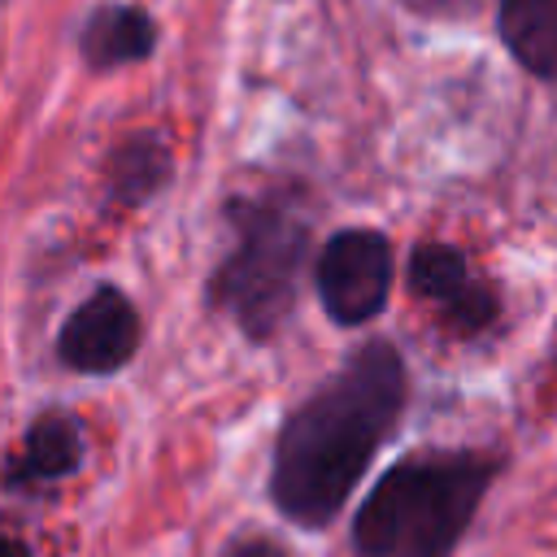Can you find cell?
Here are the masks:
<instances>
[{
    "mask_svg": "<svg viewBox=\"0 0 557 557\" xmlns=\"http://www.w3.org/2000/svg\"><path fill=\"white\" fill-rule=\"evenodd\" d=\"M409 396L400 348L370 339L313 396H305L274 444L270 496L283 518L318 531L357 492L374 453L392 440Z\"/></svg>",
    "mask_w": 557,
    "mask_h": 557,
    "instance_id": "6da1fadb",
    "label": "cell"
},
{
    "mask_svg": "<svg viewBox=\"0 0 557 557\" xmlns=\"http://www.w3.org/2000/svg\"><path fill=\"white\" fill-rule=\"evenodd\" d=\"M496 453L474 448H422L396 461L352 522L361 557H448L470 531L492 479Z\"/></svg>",
    "mask_w": 557,
    "mask_h": 557,
    "instance_id": "7a4b0ae2",
    "label": "cell"
},
{
    "mask_svg": "<svg viewBox=\"0 0 557 557\" xmlns=\"http://www.w3.org/2000/svg\"><path fill=\"white\" fill-rule=\"evenodd\" d=\"M235 248L209 278V300L248 339H270L300 300V270L309 257V222L278 196L235 200Z\"/></svg>",
    "mask_w": 557,
    "mask_h": 557,
    "instance_id": "3957f363",
    "label": "cell"
},
{
    "mask_svg": "<svg viewBox=\"0 0 557 557\" xmlns=\"http://www.w3.org/2000/svg\"><path fill=\"white\" fill-rule=\"evenodd\" d=\"M392 274H396V257L387 235L348 226L331 235L318 257V300L335 326H361L387 305Z\"/></svg>",
    "mask_w": 557,
    "mask_h": 557,
    "instance_id": "277c9868",
    "label": "cell"
},
{
    "mask_svg": "<svg viewBox=\"0 0 557 557\" xmlns=\"http://www.w3.org/2000/svg\"><path fill=\"white\" fill-rule=\"evenodd\" d=\"M409 287L457 335H479L500 313L496 287L466 261V252H457L448 244H418L413 248V257H409Z\"/></svg>",
    "mask_w": 557,
    "mask_h": 557,
    "instance_id": "5b68a950",
    "label": "cell"
},
{
    "mask_svg": "<svg viewBox=\"0 0 557 557\" xmlns=\"http://www.w3.org/2000/svg\"><path fill=\"white\" fill-rule=\"evenodd\" d=\"M139 348V313L126 292L117 287H96L65 322L57 335V357L61 366L78 374H117Z\"/></svg>",
    "mask_w": 557,
    "mask_h": 557,
    "instance_id": "8992f818",
    "label": "cell"
},
{
    "mask_svg": "<svg viewBox=\"0 0 557 557\" xmlns=\"http://www.w3.org/2000/svg\"><path fill=\"white\" fill-rule=\"evenodd\" d=\"M83 466V431L65 409H48L39 413L26 435L22 448L13 457V466L4 470L9 487H35V483H57L65 474H74Z\"/></svg>",
    "mask_w": 557,
    "mask_h": 557,
    "instance_id": "52a82bcc",
    "label": "cell"
},
{
    "mask_svg": "<svg viewBox=\"0 0 557 557\" xmlns=\"http://www.w3.org/2000/svg\"><path fill=\"white\" fill-rule=\"evenodd\" d=\"M500 30L531 74L557 78V0H505Z\"/></svg>",
    "mask_w": 557,
    "mask_h": 557,
    "instance_id": "ba28073f",
    "label": "cell"
},
{
    "mask_svg": "<svg viewBox=\"0 0 557 557\" xmlns=\"http://www.w3.org/2000/svg\"><path fill=\"white\" fill-rule=\"evenodd\" d=\"M152 22L139 13V9H100L87 30H83V57L96 65V70H109V65H122V61H139L152 52Z\"/></svg>",
    "mask_w": 557,
    "mask_h": 557,
    "instance_id": "9c48e42d",
    "label": "cell"
},
{
    "mask_svg": "<svg viewBox=\"0 0 557 557\" xmlns=\"http://www.w3.org/2000/svg\"><path fill=\"white\" fill-rule=\"evenodd\" d=\"M165 178H170V152L152 135H139V139L122 144L109 161V196L122 200V205L148 200L157 187H165Z\"/></svg>",
    "mask_w": 557,
    "mask_h": 557,
    "instance_id": "30bf717a",
    "label": "cell"
},
{
    "mask_svg": "<svg viewBox=\"0 0 557 557\" xmlns=\"http://www.w3.org/2000/svg\"><path fill=\"white\" fill-rule=\"evenodd\" d=\"M222 557H287L274 540H265V535H248V540H235Z\"/></svg>",
    "mask_w": 557,
    "mask_h": 557,
    "instance_id": "8fae6325",
    "label": "cell"
},
{
    "mask_svg": "<svg viewBox=\"0 0 557 557\" xmlns=\"http://www.w3.org/2000/svg\"><path fill=\"white\" fill-rule=\"evenodd\" d=\"M0 557H30V548L17 540V535H9V531H0Z\"/></svg>",
    "mask_w": 557,
    "mask_h": 557,
    "instance_id": "7c38bea8",
    "label": "cell"
}]
</instances>
